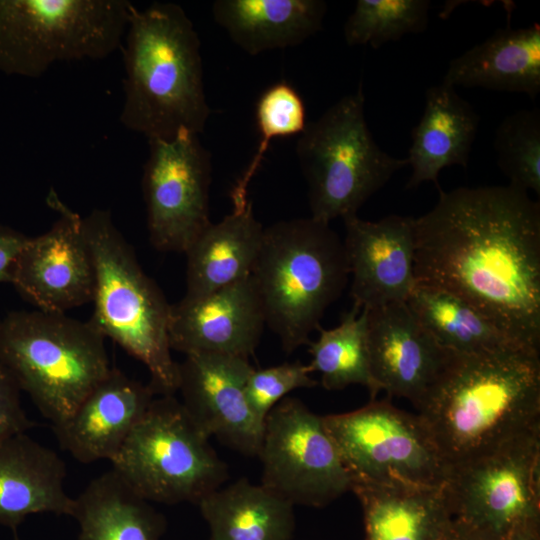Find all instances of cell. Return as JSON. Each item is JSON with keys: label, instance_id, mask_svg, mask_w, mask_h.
<instances>
[{"label": "cell", "instance_id": "2", "mask_svg": "<svg viewBox=\"0 0 540 540\" xmlns=\"http://www.w3.org/2000/svg\"><path fill=\"white\" fill-rule=\"evenodd\" d=\"M448 469L540 428V352L453 353L415 407Z\"/></svg>", "mask_w": 540, "mask_h": 540}, {"label": "cell", "instance_id": "24", "mask_svg": "<svg viewBox=\"0 0 540 540\" xmlns=\"http://www.w3.org/2000/svg\"><path fill=\"white\" fill-rule=\"evenodd\" d=\"M322 0H216L215 21L244 52L257 55L302 44L322 29Z\"/></svg>", "mask_w": 540, "mask_h": 540}, {"label": "cell", "instance_id": "27", "mask_svg": "<svg viewBox=\"0 0 540 540\" xmlns=\"http://www.w3.org/2000/svg\"><path fill=\"white\" fill-rule=\"evenodd\" d=\"M78 540H160L166 519L113 469L91 480L75 499Z\"/></svg>", "mask_w": 540, "mask_h": 540}, {"label": "cell", "instance_id": "37", "mask_svg": "<svg viewBox=\"0 0 540 540\" xmlns=\"http://www.w3.org/2000/svg\"><path fill=\"white\" fill-rule=\"evenodd\" d=\"M504 540H540V523L519 527Z\"/></svg>", "mask_w": 540, "mask_h": 540}, {"label": "cell", "instance_id": "19", "mask_svg": "<svg viewBox=\"0 0 540 540\" xmlns=\"http://www.w3.org/2000/svg\"><path fill=\"white\" fill-rule=\"evenodd\" d=\"M143 384L112 367L62 424L53 426L60 447L77 461H111L155 398Z\"/></svg>", "mask_w": 540, "mask_h": 540}, {"label": "cell", "instance_id": "20", "mask_svg": "<svg viewBox=\"0 0 540 540\" xmlns=\"http://www.w3.org/2000/svg\"><path fill=\"white\" fill-rule=\"evenodd\" d=\"M66 466L27 432L0 441V525L16 532L32 514L71 516L75 499L65 490Z\"/></svg>", "mask_w": 540, "mask_h": 540}, {"label": "cell", "instance_id": "6", "mask_svg": "<svg viewBox=\"0 0 540 540\" xmlns=\"http://www.w3.org/2000/svg\"><path fill=\"white\" fill-rule=\"evenodd\" d=\"M104 341L65 313L11 311L0 320V365L53 427L110 372Z\"/></svg>", "mask_w": 540, "mask_h": 540}, {"label": "cell", "instance_id": "13", "mask_svg": "<svg viewBox=\"0 0 540 540\" xmlns=\"http://www.w3.org/2000/svg\"><path fill=\"white\" fill-rule=\"evenodd\" d=\"M148 145L142 191L149 240L160 252L184 254L211 223V155L199 135L186 131Z\"/></svg>", "mask_w": 540, "mask_h": 540}, {"label": "cell", "instance_id": "33", "mask_svg": "<svg viewBox=\"0 0 540 540\" xmlns=\"http://www.w3.org/2000/svg\"><path fill=\"white\" fill-rule=\"evenodd\" d=\"M309 365L299 361L282 363L250 372L245 395L254 416L264 426L269 412L287 394L299 388H312L318 382L311 377Z\"/></svg>", "mask_w": 540, "mask_h": 540}, {"label": "cell", "instance_id": "34", "mask_svg": "<svg viewBox=\"0 0 540 540\" xmlns=\"http://www.w3.org/2000/svg\"><path fill=\"white\" fill-rule=\"evenodd\" d=\"M20 392L14 379L0 365V441L35 426L23 409Z\"/></svg>", "mask_w": 540, "mask_h": 540}, {"label": "cell", "instance_id": "15", "mask_svg": "<svg viewBox=\"0 0 540 540\" xmlns=\"http://www.w3.org/2000/svg\"><path fill=\"white\" fill-rule=\"evenodd\" d=\"M249 359L212 353L185 355L178 363V390L185 411L209 438L244 456H257L264 426L251 411L245 387Z\"/></svg>", "mask_w": 540, "mask_h": 540}, {"label": "cell", "instance_id": "29", "mask_svg": "<svg viewBox=\"0 0 540 540\" xmlns=\"http://www.w3.org/2000/svg\"><path fill=\"white\" fill-rule=\"evenodd\" d=\"M318 331V338L308 343V365L312 373L321 374L322 386L342 390L352 384L362 385L374 400L379 391L371 373L366 311L352 306L336 327H320Z\"/></svg>", "mask_w": 540, "mask_h": 540}, {"label": "cell", "instance_id": "26", "mask_svg": "<svg viewBox=\"0 0 540 540\" xmlns=\"http://www.w3.org/2000/svg\"><path fill=\"white\" fill-rule=\"evenodd\" d=\"M210 540H291L294 505L247 478L221 486L198 502Z\"/></svg>", "mask_w": 540, "mask_h": 540}, {"label": "cell", "instance_id": "31", "mask_svg": "<svg viewBox=\"0 0 540 540\" xmlns=\"http://www.w3.org/2000/svg\"><path fill=\"white\" fill-rule=\"evenodd\" d=\"M494 150L508 185L540 196L539 109H521L507 115L495 131Z\"/></svg>", "mask_w": 540, "mask_h": 540}, {"label": "cell", "instance_id": "22", "mask_svg": "<svg viewBox=\"0 0 540 540\" xmlns=\"http://www.w3.org/2000/svg\"><path fill=\"white\" fill-rule=\"evenodd\" d=\"M479 124L478 113L454 87L443 82L429 87L424 112L411 133L406 160L412 173L406 188L433 182L441 190L438 176L442 169L467 167Z\"/></svg>", "mask_w": 540, "mask_h": 540}, {"label": "cell", "instance_id": "32", "mask_svg": "<svg viewBox=\"0 0 540 540\" xmlns=\"http://www.w3.org/2000/svg\"><path fill=\"white\" fill-rule=\"evenodd\" d=\"M256 122L261 134L260 142L247 169L236 182L231 192L232 196L248 195V185L273 138L303 132L307 125L304 101L289 83L277 82L259 97L256 104Z\"/></svg>", "mask_w": 540, "mask_h": 540}, {"label": "cell", "instance_id": "28", "mask_svg": "<svg viewBox=\"0 0 540 540\" xmlns=\"http://www.w3.org/2000/svg\"><path fill=\"white\" fill-rule=\"evenodd\" d=\"M406 304L449 352L473 354L520 346L473 305L449 291L416 283Z\"/></svg>", "mask_w": 540, "mask_h": 540}, {"label": "cell", "instance_id": "12", "mask_svg": "<svg viewBox=\"0 0 540 540\" xmlns=\"http://www.w3.org/2000/svg\"><path fill=\"white\" fill-rule=\"evenodd\" d=\"M257 457L261 485L291 504L321 508L351 491L352 478L322 416L282 399L267 415Z\"/></svg>", "mask_w": 540, "mask_h": 540}, {"label": "cell", "instance_id": "23", "mask_svg": "<svg viewBox=\"0 0 540 540\" xmlns=\"http://www.w3.org/2000/svg\"><path fill=\"white\" fill-rule=\"evenodd\" d=\"M452 87L540 93V26L504 27L453 59L442 80Z\"/></svg>", "mask_w": 540, "mask_h": 540}, {"label": "cell", "instance_id": "3", "mask_svg": "<svg viewBox=\"0 0 540 540\" xmlns=\"http://www.w3.org/2000/svg\"><path fill=\"white\" fill-rule=\"evenodd\" d=\"M120 122L151 139L201 134L210 115L200 40L181 6L131 8L123 40Z\"/></svg>", "mask_w": 540, "mask_h": 540}, {"label": "cell", "instance_id": "38", "mask_svg": "<svg viewBox=\"0 0 540 540\" xmlns=\"http://www.w3.org/2000/svg\"><path fill=\"white\" fill-rule=\"evenodd\" d=\"M14 533V536H13V540H22L18 534H17V531L16 532H13Z\"/></svg>", "mask_w": 540, "mask_h": 540}, {"label": "cell", "instance_id": "11", "mask_svg": "<svg viewBox=\"0 0 540 540\" xmlns=\"http://www.w3.org/2000/svg\"><path fill=\"white\" fill-rule=\"evenodd\" d=\"M444 489L453 518L485 540L540 523V428L450 467Z\"/></svg>", "mask_w": 540, "mask_h": 540}, {"label": "cell", "instance_id": "25", "mask_svg": "<svg viewBox=\"0 0 540 540\" xmlns=\"http://www.w3.org/2000/svg\"><path fill=\"white\" fill-rule=\"evenodd\" d=\"M363 511L364 540H437L453 519L444 485L354 483Z\"/></svg>", "mask_w": 540, "mask_h": 540}, {"label": "cell", "instance_id": "7", "mask_svg": "<svg viewBox=\"0 0 540 540\" xmlns=\"http://www.w3.org/2000/svg\"><path fill=\"white\" fill-rule=\"evenodd\" d=\"M362 85L307 123L296 155L308 186L312 218L330 223L362 205L407 166L374 141L365 119Z\"/></svg>", "mask_w": 540, "mask_h": 540}, {"label": "cell", "instance_id": "14", "mask_svg": "<svg viewBox=\"0 0 540 540\" xmlns=\"http://www.w3.org/2000/svg\"><path fill=\"white\" fill-rule=\"evenodd\" d=\"M48 202L58 218L43 234L28 237L12 285L39 310L65 313L92 301L95 270L82 217L54 191Z\"/></svg>", "mask_w": 540, "mask_h": 540}, {"label": "cell", "instance_id": "5", "mask_svg": "<svg viewBox=\"0 0 540 540\" xmlns=\"http://www.w3.org/2000/svg\"><path fill=\"white\" fill-rule=\"evenodd\" d=\"M82 225L95 270L88 321L145 365L155 394L175 395L178 363L169 341L171 304L144 272L108 210H92Z\"/></svg>", "mask_w": 540, "mask_h": 540}, {"label": "cell", "instance_id": "4", "mask_svg": "<svg viewBox=\"0 0 540 540\" xmlns=\"http://www.w3.org/2000/svg\"><path fill=\"white\" fill-rule=\"evenodd\" d=\"M251 276L266 325L291 353L308 345L350 275L343 240L329 223L308 217L264 228Z\"/></svg>", "mask_w": 540, "mask_h": 540}, {"label": "cell", "instance_id": "18", "mask_svg": "<svg viewBox=\"0 0 540 540\" xmlns=\"http://www.w3.org/2000/svg\"><path fill=\"white\" fill-rule=\"evenodd\" d=\"M343 222L353 306L406 302L416 285L414 218L390 214L368 221L353 215Z\"/></svg>", "mask_w": 540, "mask_h": 540}, {"label": "cell", "instance_id": "30", "mask_svg": "<svg viewBox=\"0 0 540 540\" xmlns=\"http://www.w3.org/2000/svg\"><path fill=\"white\" fill-rule=\"evenodd\" d=\"M429 0H358L344 24L349 46L377 49L405 34L421 33L428 26Z\"/></svg>", "mask_w": 540, "mask_h": 540}, {"label": "cell", "instance_id": "10", "mask_svg": "<svg viewBox=\"0 0 540 540\" xmlns=\"http://www.w3.org/2000/svg\"><path fill=\"white\" fill-rule=\"evenodd\" d=\"M322 421L353 484L444 485L448 467L418 414L389 399H374L354 411L324 415Z\"/></svg>", "mask_w": 540, "mask_h": 540}, {"label": "cell", "instance_id": "21", "mask_svg": "<svg viewBox=\"0 0 540 540\" xmlns=\"http://www.w3.org/2000/svg\"><path fill=\"white\" fill-rule=\"evenodd\" d=\"M231 198L232 212L217 223L211 222L184 253V296H204L251 275L264 227L256 219L248 195Z\"/></svg>", "mask_w": 540, "mask_h": 540}, {"label": "cell", "instance_id": "16", "mask_svg": "<svg viewBox=\"0 0 540 540\" xmlns=\"http://www.w3.org/2000/svg\"><path fill=\"white\" fill-rule=\"evenodd\" d=\"M364 310L371 373L378 391L405 398L416 407L453 353L434 339L406 302Z\"/></svg>", "mask_w": 540, "mask_h": 540}, {"label": "cell", "instance_id": "36", "mask_svg": "<svg viewBox=\"0 0 540 540\" xmlns=\"http://www.w3.org/2000/svg\"><path fill=\"white\" fill-rule=\"evenodd\" d=\"M437 540H485L463 522L453 518Z\"/></svg>", "mask_w": 540, "mask_h": 540}, {"label": "cell", "instance_id": "8", "mask_svg": "<svg viewBox=\"0 0 540 540\" xmlns=\"http://www.w3.org/2000/svg\"><path fill=\"white\" fill-rule=\"evenodd\" d=\"M127 0H0V72L38 78L53 65L101 60L122 44Z\"/></svg>", "mask_w": 540, "mask_h": 540}, {"label": "cell", "instance_id": "35", "mask_svg": "<svg viewBox=\"0 0 540 540\" xmlns=\"http://www.w3.org/2000/svg\"><path fill=\"white\" fill-rule=\"evenodd\" d=\"M28 240V236L0 224V283H11L18 257Z\"/></svg>", "mask_w": 540, "mask_h": 540}, {"label": "cell", "instance_id": "1", "mask_svg": "<svg viewBox=\"0 0 540 540\" xmlns=\"http://www.w3.org/2000/svg\"><path fill=\"white\" fill-rule=\"evenodd\" d=\"M416 283L473 305L518 345L540 352V203L513 186L439 190L414 218Z\"/></svg>", "mask_w": 540, "mask_h": 540}, {"label": "cell", "instance_id": "9", "mask_svg": "<svg viewBox=\"0 0 540 540\" xmlns=\"http://www.w3.org/2000/svg\"><path fill=\"white\" fill-rule=\"evenodd\" d=\"M209 439L180 400L160 395L110 462L112 469L150 503L197 505L229 476L228 466Z\"/></svg>", "mask_w": 540, "mask_h": 540}, {"label": "cell", "instance_id": "17", "mask_svg": "<svg viewBox=\"0 0 540 540\" xmlns=\"http://www.w3.org/2000/svg\"><path fill=\"white\" fill-rule=\"evenodd\" d=\"M266 325L252 276L200 297L184 296L171 305L172 350L249 359Z\"/></svg>", "mask_w": 540, "mask_h": 540}]
</instances>
